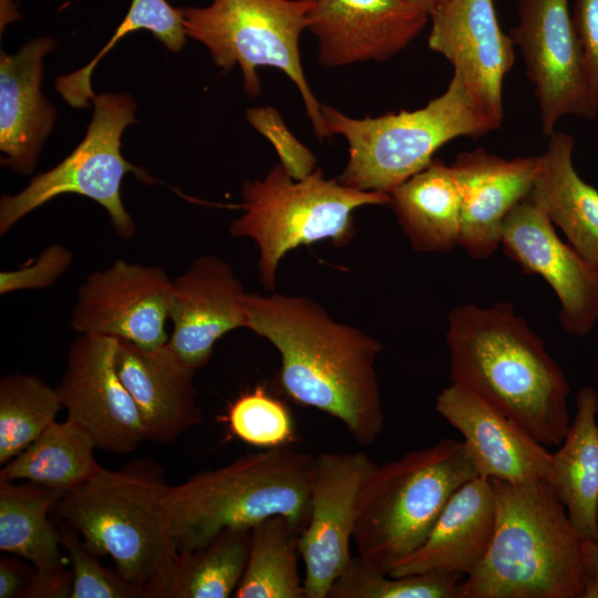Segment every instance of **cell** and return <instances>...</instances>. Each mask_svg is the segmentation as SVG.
Here are the masks:
<instances>
[{"instance_id":"obj_1","label":"cell","mask_w":598,"mask_h":598,"mask_svg":"<svg viewBox=\"0 0 598 598\" xmlns=\"http://www.w3.org/2000/svg\"><path fill=\"white\" fill-rule=\"evenodd\" d=\"M248 327L280 355L279 383L295 402L339 420L353 440L373 444L384 426L375 361L382 344L334 320L303 296L248 292Z\"/></svg>"},{"instance_id":"obj_2","label":"cell","mask_w":598,"mask_h":598,"mask_svg":"<svg viewBox=\"0 0 598 598\" xmlns=\"http://www.w3.org/2000/svg\"><path fill=\"white\" fill-rule=\"evenodd\" d=\"M445 339L452 383L504 413L540 444H561L570 424V385L513 305L453 308Z\"/></svg>"},{"instance_id":"obj_3","label":"cell","mask_w":598,"mask_h":598,"mask_svg":"<svg viewBox=\"0 0 598 598\" xmlns=\"http://www.w3.org/2000/svg\"><path fill=\"white\" fill-rule=\"evenodd\" d=\"M489 481L493 536L460 598H584V539L548 482Z\"/></svg>"},{"instance_id":"obj_4","label":"cell","mask_w":598,"mask_h":598,"mask_svg":"<svg viewBox=\"0 0 598 598\" xmlns=\"http://www.w3.org/2000/svg\"><path fill=\"white\" fill-rule=\"evenodd\" d=\"M167 488L145 474L102 467L53 509L89 551L110 556L143 598H173L182 555L165 507Z\"/></svg>"},{"instance_id":"obj_5","label":"cell","mask_w":598,"mask_h":598,"mask_svg":"<svg viewBox=\"0 0 598 598\" xmlns=\"http://www.w3.org/2000/svg\"><path fill=\"white\" fill-rule=\"evenodd\" d=\"M313 464L305 451L267 447L168 486L164 502L181 555L226 529L251 528L275 515L301 534L310 516Z\"/></svg>"},{"instance_id":"obj_6","label":"cell","mask_w":598,"mask_h":598,"mask_svg":"<svg viewBox=\"0 0 598 598\" xmlns=\"http://www.w3.org/2000/svg\"><path fill=\"white\" fill-rule=\"evenodd\" d=\"M478 476L462 441L443 439L375 465L357 502V555L389 574L429 536L451 496Z\"/></svg>"},{"instance_id":"obj_7","label":"cell","mask_w":598,"mask_h":598,"mask_svg":"<svg viewBox=\"0 0 598 598\" xmlns=\"http://www.w3.org/2000/svg\"><path fill=\"white\" fill-rule=\"evenodd\" d=\"M321 113L330 136L342 135L348 143L349 159L338 181L386 194L426 167L450 141L499 128L455 73L441 95L414 111L355 118L321 104Z\"/></svg>"},{"instance_id":"obj_8","label":"cell","mask_w":598,"mask_h":598,"mask_svg":"<svg viewBox=\"0 0 598 598\" xmlns=\"http://www.w3.org/2000/svg\"><path fill=\"white\" fill-rule=\"evenodd\" d=\"M240 195L244 213L231 221L229 233L257 245L259 280L267 290H274L288 251L320 240L347 246L354 236L355 209L389 204L386 193L346 186L324 178L319 168L295 179L280 163L264 178L245 181Z\"/></svg>"},{"instance_id":"obj_9","label":"cell","mask_w":598,"mask_h":598,"mask_svg":"<svg viewBox=\"0 0 598 598\" xmlns=\"http://www.w3.org/2000/svg\"><path fill=\"white\" fill-rule=\"evenodd\" d=\"M313 0H213L207 7L182 8L187 37L203 43L226 73L236 64L247 95H259L260 66L282 71L296 85L319 140L330 137L321 104L302 69L299 41L309 25Z\"/></svg>"},{"instance_id":"obj_10","label":"cell","mask_w":598,"mask_h":598,"mask_svg":"<svg viewBox=\"0 0 598 598\" xmlns=\"http://www.w3.org/2000/svg\"><path fill=\"white\" fill-rule=\"evenodd\" d=\"M92 102V120L74 151L53 168L33 176L21 192L1 197V236L29 213L63 194L96 202L106 210L117 236H134L135 224L121 196L122 181L127 173L145 183L153 181L121 152L124 130L136 122V103L126 93L95 94Z\"/></svg>"},{"instance_id":"obj_11","label":"cell","mask_w":598,"mask_h":598,"mask_svg":"<svg viewBox=\"0 0 598 598\" xmlns=\"http://www.w3.org/2000/svg\"><path fill=\"white\" fill-rule=\"evenodd\" d=\"M523 54L548 137L564 116L595 120L591 89L568 0H519L518 21L509 31Z\"/></svg>"},{"instance_id":"obj_12","label":"cell","mask_w":598,"mask_h":598,"mask_svg":"<svg viewBox=\"0 0 598 598\" xmlns=\"http://www.w3.org/2000/svg\"><path fill=\"white\" fill-rule=\"evenodd\" d=\"M171 287L163 268L117 259L78 288L71 327L78 334L122 339L144 349L163 346Z\"/></svg>"},{"instance_id":"obj_13","label":"cell","mask_w":598,"mask_h":598,"mask_svg":"<svg viewBox=\"0 0 598 598\" xmlns=\"http://www.w3.org/2000/svg\"><path fill=\"white\" fill-rule=\"evenodd\" d=\"M375 465L362 451L315 456L310 516L299 536L306 598H327L350 561L358 496Z\"/></svg>"},{"instance_id":"obj_14","label":"cell","mask_w":598,"mask_h":598,"mask_svg":"<svg viewBox=\"0 0 598 598\" xmlns=\"http://www.w3.org/2000/svg\"><path fill=\"white\" fill-rule=\"evenodd\" d=\"M117 339L78 334L55 386L68 420L96 447L127 454L146 440L137 408L116 370Z\"/></svg>"},{"instance_id":"obj_15","label":"cell","mask_w":598,"mask_h":598,"mask_svg":"<svg viewBox=\"0 0 598 598\" xmlns=\"http://www.w3.org/2000/svg\"><path fill=\"white\" fill-rule=\"evenodd\" d=\"M501 247L520 269L540 276L559 303V321L570 336L588 334L598 321V268L557 235L546 213L529 197L506 217Z\"/></svg>"},{"instance_id":"obj_16","label":"cell","mask_w":598,"mask_h":598,"mask_svg":"<svg viewBox=\"0 0 598 598\" xmlns=\"http://www.w3.org/2000/svg\"><path fill=\"white\" fill-rule=\"evenodd\" d=\"M429 48L443 55L489 118L501 127L503 83L515 44L501 29L493 0H446L430 16Z\"/></svg>"},{"instance_id":"obj_17","label":"cell","mask_w":598,"mask_h":598,"mask_svg":"<svg viewBox=\"0 0 598 598\" xmlns=\"http://www.w3.org/2000/svg\"><path fill=\"white\" fill-rule=\"evenodd\" d=\"M248 292L233 267L216 255H203L172 280L166 344L196 371L205 367L215 343L227 332L248 327Z\"/></svg>"},{"instance_id":"obj_18","label":"cell","mask_w":598,"mask_h":598,"mask_svg":"<svg viewBox=\"0 0 598 598\" xmlns=\"http://www.w3.org/2000/svg\"><path fill=\"white\" fill-rule=\"evenodd\" d=\"M429 20L404 0H313L308 30L318 40L319 63L336 68L392 58Z\"/></svg>"},{"instance_id":"obj_19","label":"cell","mask_w":598,"mask_h":598,"mask_svg":"<svg viewBox=\"0 0 598 598\" xmlns=\"http://www.w3.org/2000/svg\"><path fill=\"white\" fill-rule=\"evenodd\" d=\"M435 410L462 434L478 476L508 483L548 481L551 453L476 394L451 383L437 394Z\"/></svg>"},{"instance_id":"obj_20","label":"cell","mask_w":598,"mask_h":598,"mask_svg":"<svg viewBox=\"0 0 598 598\" xmlns=\"http://www.w3.org/2000/svg\"><path fill=\"white\" fill-rule=\"evenodd\" d=\"M461 195L458 246L473 259L501 247L504 221L527 198L539 169V156L503 158L483 148L458 153L451 164Z\"/></svg>"},{"instance_id":"obj_21","label":"cell","mask_w":598,"mask_h":598,"mask_svg":"<svg viewBox=\"0 0 598 598\" xmlns=\"http://www.w3.org/2000/svg\"><path fill=\"white\" fill-rule=\"evenodd\" d=\"M115 364L137 408L146 440L167 444L202 423L194 385L196 370L166 343L144 349L117 339Z\"/></svg>"},{"instance_id":"obj_22","label":"cell","mask_w":598,"mask_h":598,"mask_svg":"<svg viewBox=\"0 0 598 598\" xmlns=\"http://www.w3.org/2000/svg\"><path fill=\"white\" fill-rule=\"evenodd\" d=\"M55 48L54 39L41 37L16 54H0L1 164L18 174L33 172L56 118L41 91L43 59Z\"/></svg>"},{"instance_id":"obj_23","label":"cell","mask_w":598,"mask_h":598,"mask_svg":"<svg viewBox=\"0 0 598 598\" xmlns=\"http://www.w3.org/2000/svg\"><path fill=\"white\" fill-rule=\"evenodd\" d=\"M494 524L493 485L476 476L451 496L423 544L398 561L389 574L451 571L466 577L485 557Z\"/></svg>"},{"instance_id":"obj_24","label":"cell","mask_w":598,"mask_h":598,"mask_svg":"<svg viewBox=\"0 0 598 598\" xmlns=\"http://www.w3.org/2000/svg\"><path fill=\"white\" fill-rule=\"evenodd\" d=\"M571 135L555 131L539 155L529 198L585 259L598 268V190L577 173Z\"/></svg>"},{"instance_id":"obj_25","label":"cell","mask_w":598,"mask_h":598,"mask_svg":"<svg viewBox=\"0 0 598 598\" xmlns=\"http://www.w3.org/2000/svg\"><path fill=\"white\" fill-rule=\"evenodd\" d=\"M598 393L581 388L566 435L551 453L548 484L584 540L598 538Z\"/></svg>"},{"instance_id":"obj_26","label":"cell","mask_w":598,"mask_h":598,"mask_svg":"<svg viewBox=\"0 0 598 598\" xmlns=\"http://www.w3.org/2000/svg\"><path fill=\"white\" fill-rule=\"evenodd\" d=\"M388 195L413 249L447 252L458 246L461 195L451 165L433 159Z\"/></svg>"},{"instance_id":"obj_27","label":"cell","mask_w":598,"mask_h":598,"mask_svg":"<svg viewBox=\"0 0 598 598\" xmlns=\"http://www.w3.org/2000/svg\"><path fill=\"white\" fill-rule=\"evenodd\" d=\"M65 493L0 480V549L29 560L35 569L62 565L61 535L48 515Z\"/></svg>"},{"instance_id":"obj_28","label":"cell","mask_w":598,"mask_h":598,"mask_svg":"<svg viewBox=\"0 0 598 598\" xmlns=\"http://www.w3.org/2000/svg\"><path fill=\"white\" fill-rule=\"evenodd\" d=\"M96 445L68 419L51 423L28 447L4 464L0 480H24L70 491L90 480L102 466L94 457Z\"/></svg>"},{"instance_id":"obj_29","label":"cell","mask_w":598,"mask_h":598,"mask_svg":"<svg viewBox=\"0 0 598 598\" xmlns=\"http://www.w3.org/2000/svg\"><path fill=\"white\" fill-rule=\"evenodd\" d=\"M298 529L283 516L251 527L248 559L234 594L237 598H306L298 570Z\"/></svg>"},{"instance_id":"obj_30","label":"cell","mask_w":598,"mask_h":598,"mask_svg":"<svg viewBox=\"0 0 598 598\" xmlns=\"http://www.w3.org/2000/svg\"><path fill=\"white\" fill-rule=\"evenodd\" d=\"M251 528L226 529L182 555L173 598H228L245 573Z\"/></svg>"},{"instance_id":"obj_31","label":"cell","mask_w":598,"mask_h":598,"mask_svg":"<svg viewBox=\"0 0 598 598\" xmlns=\"http://www.w3.org/2000/svg\"><path fill=\"white\" fill-rule=\"evenodd\" d=\"M55 388L37 375L12 373L0 380V464L28 447L56 417Z\"/></svg>"},{"instance_id":"obj_32","label":"cell","mask_w":598,"mask_h":598,"mask_svg":"<svg viewBox=\"0 0 598 598\" xmlns=\"http://www.w3.org/2000/svg\"><path fill=\"white\" fill-rule=\"evenodd\" d=\"M138 30L150 31L172 52L181 51L187 37L182 8H173L166 0H132L125 18L95 58L85 66L56 79L55 89L63 100L72 107H89L95 95L91 76L97 63L120 39Z\"/></svg>"},{"instance_id":"obj_33","label":"cell","mask_w":598,"mask_h":598,"mask_svg":"<svg viewBox=\"0 0 598 598\" xmlns=\"http://www.w3.org/2000/svg\"><path fill=\"white\" fill-rule=\"evenodd\" d=\"M464 578L451 571L393 576L372 568L357 555L334 580L327 598H460Z\"/></svg>"},{"instance_id":"obj_34","label":"cell","mask_w":598,"mask_h":598,"mask_svg":"<svg viewBox=\"0 0 598 598\" xmlns=\"http://www.w3.org/2000/svg\"><path fill=\"white\" fill-rule=\"evenodd\" d=\"M228 421L237 437L259 447L288 445L295 435L287 408L261 386L243 394L231 404Z\"/></svg>"},{"instance_id":"obj_35","label":"cell","mask_w":598,"mask_h":598,"mask_svg":"<svg viewBox=\"0 0 598 598\" xmlns=\"http://www.w3.org/2000/svg\"><path fill=\"white\" fill-rule=\"evenodd\" d=\"M59 532L72 571L70 598H143L117 573L104 568L73 529L62 525Z\"/></svg>"},{"instance_id":"obj_36","label":"cell","mask_w":598,"mask_h":598,"mask_svg":"<svg viewBox=\"0 0 598 598\" xmlns=\"http://www.w3.org/2000/svg\"><path fill=\"white\" fill-rule=\"evenodd\" d=\"M247 122L266 137L278 154L280 164L295 179H301L316 169L313 153L288 128L280 113L271 107H250Z\"/></svg>"},{"instance_id":"obj_37","label":"cell","mask_w":598,"mask_h":598,"mask_svg":"<svg viewBox=\"0 0 598 598\" xmlns=\"http://www.w3.org/2000/svg\"><path fill=\"white\" fill-rule=\"evenodd\" d=\"M72 259L73 255L65 246L49 245L32 264L17 270L1 271L0 293L51 287L65 272Z\"/></svg>"},{"instance_id":"obj_38","label":"cell","mask_w":598,"mask_h":598,"mask_svg":"<svg viewBox=\"0 0 598 598\" xmlns=\"http://www.w3.org/2000/svg\"><path fill=\"white\" fill-rule=\"evenodd\" d=\"M573 19L588 79L598 101V0H576Z\"/></svg>"},{"instance_id":"obj_39","label":"cell","mask_w":598,"mask_h":598,"mask_svg":"<svg viewBox=\"0 0 598 598\" xmlns=\"http://www.w3.org/2000/svg\"><path fill=\"white\" fill-rule=\"evenodd\" d=\"M71 591L72 571L60 565L35 569L22 595L29 598H70Z\"/></svg>"},{"instance_id":"obj_40","label":"cell","mask_w":598,"mask_h":598,"mask_svg":"<svg viewBox=\"0 0 598 598\" xmlns=\"http://www.w3.org/2000/svg\"><path fill=\"white\" fill-rule=\"evenodd\" d=\"M584 598H598V538L582 540Z\"/></svg>"},{"instance_id":"obj_41","label":"cell","mask_w":598,"mask_h":598,"mask_svg":"<svg viewBox=\"0 0 598 598\" xmlns=\"http://www.w3.org/2000/svg\"><path fill=\"white\" fill-rule=\"evenodd\" d=\"M22 571L13 560H0V598H12L22 594Z\"/></svg>"},{"instance_id":"obj_42","label":"cell","mask_w":598,"mask_h":598,"mask_svg":"<svg viewBox=\"0 0 598 598\" xmlns=\"http://www.w3.org/2000/svg\"><path fill=\"white\" fill-rule=\"evenodd\" d=\"M21 18L13 0H0V29L3 32L7 24Z\"/></svg>"},{"instance_id":"obj_43","label":"cell","mask_w":598,"mask_h":598,"mask_svg":"<svg viewBox=\"0 0 598 598\" xmlns=\"http://www.w3.org/2000/svg\"><path fill=\"white\" fill-rule=\"evenodd\" d=\"M429 14L435 12L446 0H404Z\"/></svg>"},{"instance_id":"obj_44","label":"cell","mask_w":598,"mask_h":598,"mask_svg":"<svg viewBox=\"0 0 598 598\" xmlns=\"http://www.w3.org/2000/svg\"><path fill=\"white\" fill-rule=\"evenodd\" d=\"M597 522H598V518H597Z\"/></svg>"}]
</instances>
